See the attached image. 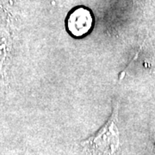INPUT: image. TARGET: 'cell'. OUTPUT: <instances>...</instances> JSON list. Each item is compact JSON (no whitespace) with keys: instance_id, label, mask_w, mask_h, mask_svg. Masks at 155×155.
Here are the masks:
<instances>
[{"instance_id":"6da1fadb","label":"cell","mask_w":155,"mask_h":155,"mask_svg":"<svg viewBox=\"0 0 155 155\" xmlns=\"http://www.w3.org/2000/svg\"><path fill=\"white\" fill-rule=\"evenodd\" d=\"M119 110L117 103L110 117L97 133L82 141L81 146L91 155H114L120 146V134L116 125Z\"/></svg>"},{"instance_id":"7a4b0ae2","label":"cell","mask_w":155,"mask_h":155,"mask_svg":"<svg viewBox=\"0 0 155 155\" xmlns=\"http://www.w3.org/2000/svg\"><path fill=\"white\" fill-rule=\"evenodd\" d=\"M67 24V29L71 35L75 37H81L88 33L92 28V14L85 8H77L68 16Z\"/></svg>"},{"instance_id":"3957f363","label":"cell","mask_w":155,"mask_h":155,"mask_svg":"<svg viewBox=\"0 0 155 155\" xmlns=\"http://www.w3.org/2000/svg\"><path fill=\"white\" fill-rule=\"evenodd\" d=\"M10 35L5 28L0 26V85L5 82L7 58L10 50Z\"/></svg>"},{"instance_id":"277c9868","label":"cell","mask_w":155,"mask_h":155,"mask_svg":"<svg viewBox=\"0 0 155 155\" xmlns=\"http://www.w3.org/2000/svg\"><path fill=\"white\" fill-rule=\"evenodd\" d=\"M153 155H155V140H154V144H153Z\"/></svg>"}]
</instances>
